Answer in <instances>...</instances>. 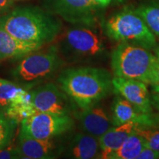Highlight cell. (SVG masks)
I'll list each match as a JSON object with an SVG mask.
<instances>
[{
  "instance_id": "obj_9",
  "label": "cell",
  "mask_w": 159,
  "mask_h": 159,
  "mask_svg": "<svg viewBox=\"0 0 159 159\" xmlns=\"http://www.w3.org/2000/svg\"><path fill=\"white\" fill-rule=\"evenodd\" d=\"M32 102L37 111L52 114L71 116L77 107L62 89L52 83H47L30 91Z\"/></svg>"
},
{
  "instance_id": "obj_14",
  "label": "cell",
  "mask_w": 159,
  "mask_h": 159,
  "mask_svg": "<svg viewBox=\"0 0 159 159\" xmlns=\"http://www.w3.org/2000/svg\"><path fill=\"white\" fill-rule=\"evenodd\" d=\"M62 152L69 158L91 159L99 158L100 148L98 139L92 135L82 132L71 136L63 146Z\"/></svg>"
},
{
  "instance_id": "obj_22",
  "label": "cell",
  "mask_w": 159,
  "mask_h": 159,
  "mask_svg": "<svg viewBox=\"0 0 159 159\" xmlns=\"http://www.w3.org/2000/svg\"><path fill=\"white\" fill-rule=\"evenodd\" d=\"M23 158L19 148H5L0 150V159Z\"/></svg>"
},
{
  "instance_id": "obj_13",
  "label": "cell",
  "mask_w": 159,
  "mask_h": 159,
  "mask_svg": "<svg viewBox=\"0 0 159 159\" xmlns=\"http://www.w3.org/2000/svg\"><path fill=\"white\" fill-rule=\"evenodd\" d=\"M19 148L23 158H55L62 152L63 146H58L52 139L43 140L27 136L20 132Z\"/></svg>"
},
{
  "instance_id": "obj_12",
  "label": "cell",
  "mask_w": 159,
  "mask_h": 159,
  "mask_svg": "<svg viewBox=\"0 0 159 159\" xmlns=\"http://www.w3.org/2000/svg\"><path fill=\"white\" fill-rule=\"evenodd\" d=\"M74 115L78 120L79 127L82 131L97 139L114 127L110 114L99 103L89 108L76 111Z\"/></svg>"
},
{
  "instance_id": "obj_27",
  "label": "cell",
  "mask_w": 159,
  "mask_h": 159,
  "mask_svg": "<svg viewBox=\"0 0 159 159\" xmlns=\"http://www.w3.org/2000/svg\"><path fill=\"white\" fill-rule=\"evenodd\" d=\"M94 1L102 8H105L108 6L120 5V4L124 3L126 0H94Z\"/></svg>"
},
{
  "instance_id": "obj_16",
  "label": "cell",
  "mask_w": 159,
  "mask_h": 159,
  "mask_svg": "<svg viewBox=\"0 0 159 159\" xmlns=\"http://www.w3.org/2000/svg\"><path fill=\"white\" fill-rule=\"evenodd\" d=\"M42 47L38 43L20 41L0 27V63L7 59L21 58Z\"/></svg>"
},
{
  "instance_id": "obj_1",
  "label": "cell",
  "mask_w": 159,
  "mask_h": 159,
  "mask_svg": "<svg viewBox=\"0 0 159 159\" xmlns=\"http://www.w3.org/2000/svg\"><path fill=\"white\" fill-rule=\"evenodd\" d=\"M0 27L20 41L43 47L61 34V20L36 6H21L0 16Z\"/></svg>"
},
{
  "instance_id": "obj_10",
  "label": "cell",
  "mask_w": 159,
  "mask_h": 159,
  "mask_svg": "<svg viewBox=\"0 0 159 159\" xmlns=\"http://www.w3.org/2000/svg\"><path fill=\"white\" fill-rule=\"evenodd\" d=\"M113 91L145 114L155 115L147 84L134 79L113 77Z\"/></svg>"
},
{
  "instance_id": "obj_17",
  "label": "cell",
  "mask_w": 159,
  "mask_h": 159,
  "mask_svg": "<svg viewBox=\"0 0 159 159\" xmlns=\"http://www.w3.org/2000/svg\"><path fill=\"white\" fill-rule=\"evenodd\" d=\"M30 96V90L16 83L0 78V110L5 112L9 107L22 102Z\"/></svg>"
},
{
  "instance_id": "obj_4",
  "label": "cell",
  "mask_w": 159,
  "mask_h": 159,
  "mask_svg": "<svg viewBox=\"0 0 159 159\" xmlns=\"http://www.w3.org/2000/svg\"><path fill=\"white\" fill-rule=\"evenodd\" d=\"M105 35L117 43H126L153 50L157 39L144 20L130 7L116 12L102 22Z\"/></svg>"
},
{
  "instance_id": "obj_21",
  "label": "cell",
  "mask_w": 159,
  "mask_h": 159,
  "mask_svg": "<svg viewBox=\"0 0 159 159\" xmlns=\"http://www.w3.org/2000/svg\"><path fill=\"white\" fill-rule=\"evenodd\" d=\"M135 130L144 139L145 148L159 151V130H152L137 126Z\"/></svg>"
},
{
  "instance_id": "obj_25",
  "label": "cell",
  "mask_w": 159,
  "mask_h": 159,
  "mask_svg": "<svg viewBox=\"0 0 159 159\" xmlns=\"http://www.w3.org/2000/svg\"><path fill=\"white\" fill-rule=\"evenodd\" d=\"M152 86L159 85V61L154 63L150 75V84Z\"/></svg>"
},
{
  "instance_id": "obj_3",
  "label": "cell",
  "mask_w": 159,
  "mask_h": 159,
  "mask_svg": "<svg viewBox=\"0 0 159 159\" xmlns=\"http://www.w3.org/2000/svg\"><path fill=\"white\" fill-rule=\"evenodd\" d=\"M55 47L69 64H86L102 61L108 56L106 46L96 27L75 25L60 34Z\"/></svg>"
},
{
  "instance_id": "obj_26",
  "label": "cell",
  "mask_w": 159,
  "mask_h": 159,
  "mask_svg": "<svg viewBox=\"0 0 159 159\" xmlns=\"http://www.w3.org/2000/svg\"><path fill=\"white\" fill-rule=\"evenodd\" d=\"M13 2V0H0V16L8 13Z\"/></svg>"
},
{
  "instance_id": "obj_23",
  "label": "cell",
  "mask_w": 159,
  "mask_h": 159,
  "mask_svg": "<svg viewBox=\"0 0 159 159\" xmlns=\"http://www.w3.org/2000/svg\"><path fill=\"white\" fill-rule=\"evenodd\" d=\"M136 159H159V151L144 148Z\"/></svg>"
},
{
  "instance_id": "obj_15",
  "label": "cell",
  "mask_w": 159,
  "mask_h": 159,
  "mask_svg": "<svg viewBox=\"0 0 159 159\" xmlns=\"http://www.w3.org/2000/svg\"><path fill=\"white\" fill-rule=\"evenodd\" d=\"M134 122H127L118 126H114L98 139L100 156L99 158L108 159L111 153L122 146L127 139L134 133L136 127Z\"/></svg>"
},
{
  "instance_id": "obj_19",
  "label": "cell",
  "mask_w": 159,
  "mask_h": 159,
  "mask_svg": "<svg viewBox=\"0 0 159 159\" xmlns=\"http://www.w3.org/2000/svg\"><path fill=\"white\" fill-rule=\"evenodd\" d=\"M150 30L159 39V0H148L135 8Z\"/></svg>"
},
{
  "instance_id": "obj_6",
  "label": "cell",
  "mask_w": 159,
  "mask_h": 159,
  "mask_svg": "<svg viewBox=\"0 0 159 159\" xmlns=\"http://www.w3.org/2000/svg\"><path fill=\"white\" fill-rule=\"evenodd\" d=\"M157 61L149 49L120 43L111 52V67L115 77L134 79L150 84L151 72Z\"/></svg>"
},
{
  "instance_id": "obj_18",
  "label": "cell",
  "mask_w": 159,
  "mask_h": 159,
  "mask_svg": "<svg viewBox=\"0 0 159 159\" xmlns=\"http://www.w3.org/2000/svg\"><path fill=\"white\" fill-rule=\"evenodd\" d=\"M144 148V139L134 130L122 146L108 156V159H136Z\"/></svg>"
},
{
  "instance_id": "obj_2",
  "label": "cell",
  "mask_w": 159,
  "mask_h": 159,
  "mask_svg": "<svg viewBox=\"0 0 159 159\" xmlns=\"http://www.w3.org/2000/svg\"><path fill=\"white\" fill-rule=\"evenodd\" d=\"M113 77L108 70L92 66L63 69L57 77L58 86L80 110L106 98L113 91Z\"/></svg>"
},
{
  "instance_id": "obj_8",
  "label": "cell",
  "mask_w": 159,
  "mask_h": 159,
  "mask_svg": "<svg viewBox=\"0 0 159 159\" xmlns=\"http://www.w3.org/2000/svg\"><path fill=\"white\" fill-rule=\"evenodd\" d=\"M74 126V119L71 116L37 111L21 122L20 132L33 138L48 140L69 132Z\"/></svg>"
},
{
  "instance_id": "obj_28",
  "label": "cell",
  "mask_w": 159,
  "mask_h": 159,
  "mask_svg": "<svg viewBox=\"0 0 159 159\" xmlns=\"http://www.w3.org/2000/svg\"><path fill=\"white\" fill-rule=\"evenodd\" d=\"M13 2H16V1H22V0H13Z\"/></svg>"
},
{
  "instance_id": "obj_5",
  "label": "cell",
  "mask_w": 159,
  "mask_h": 159,
  "mask_svg": "<svg viewBox=\"0 0 159 159\" xmlns=\"http://www.w3.org/2000/svg\"><path fill=\"white\" fill-rule=\"evenodd\" d=\"M65 63L55 45H52L44 50H36L21 57L12 71V76L16 83L30 90L52 77Z\"/></svg>"
},
{
  "instance_id": "obj_24",
  "label": "cell",
  "mask_w": 159,
  "mask_h": 159,
  "mask_svg": "<svg viewBox=\"0 0 159 159\" xmlns=\"http://www.w3.org/2000/svg\"><path fill=\"white\" fill-rule=\"evenodd\" d=\"M151 102L153 109H156L159 117V85H154L152 93L150 94Z\"/></svg>"
},
{
  "instance_id": "obj_11",
  "label": "cell",
  "mask_w": 159,
  "mask_h": 159,
  "mask_svg": "<svg viewBox=\"0 0 159 159\" xmlns=\"http://www.w3.org/2000/svg\"><path fill=\"white\" fill-rule=\"evenodd\" d=\"M111 116L114 126L127 122H134L141 128H148L159 125V117L157 114H143L128 101L117 94L111 105Z\"/></svg>"
},
{
  "instance_id": "obj_20",
  "label": "cell",
  "mask_w": 159,
  "mask_h": 159,
  "mask_svg": "<svg viewBox=\"0 0 159 159\" xmlns=\"http://www.w3.org/2000/svg\"><path fill=\"white\" fill-rule=\"evenodd\" d=\"M17 122L0 110V150L7 148L13 139Z\"/></svg>"
},
{
  "instance_id": "obj_7",
  "label": "cell",
  "mask_w": 159,
  "mask_h": 159,
  "mask_svg": "<svg viewBox=\"0 0 159 159\" xmlns=\"http://www.w3.org/2000/svg\"><path fill=\"white\" fill-rule=\"evenodd\" d=\"M45 10L74 25L96 27L103 9L94 0H42Z\"/></svg>"
}]
</instances>
